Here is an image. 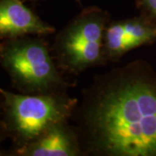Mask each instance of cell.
<instances>
[{
    "instance_id": "cell-5",
    "label": "cell",
    "mask_w": 156,
    "mask_h": 156,
    "mask_svg": "<svg viewBox=\"0 0 156 156\" xmlns=\"http://www.w3.org/2000/svg\"><path fill=\"white\" fill-rule=\"evenodd\" d=\"M156 43V21L140 14L110 20L104 34L103 54L108 62H118L130 50Z\"/></svg>"
},
{
    "instance_id": "cell-8",
    "label": "cell",
    "mask_w": 156,
    "mask_h": 156,
    "mask_svg": "<svg viewBox=\"0 0 156 156\" xmlns=\"http://www.w3.org/2000/svg\"><path fill=\"white\" fill-rule=\"evenodd\" d=\"M135 4L140 14L156 21V0H135Z\"/></svg>"
},
{
    "instance_id": "cell-6",
    "label": "cell",
    "mask_w": 156,
    "mask_h": 156,
    "mask_svg": "<svg viewBox=\"0 0 156 156\" xmlns=\"http://www.w3.org/2000/svg\"><path fill=\"white\" fill-rule=\"evenodd\" d=\"M11 156H82L76 128L70 121L54 123L22 148L7 154Z\"/></svg>"
},
{
    "instance_id": "cell-1",
    "label": "cell",
    "mask_w": 156,
    "mask_h": 156,
    "mask_svg": "<svg viewBox=\"0 0 156 156\" xmlns=\"http://www.w3.org/2000/svg\"><path fill=\"white\" fill-rule=\"evenodd\" d=\"M70 122L82 156H156V69L137 59L95 76Z\"/></svg>"
},
{
    "instance_id": "cell-9",
    "label": "cell",
    "mask_w": 156,
    "mask_h": 156,
    "mask_svg": "<svg viewBox=\"0 0 156 156\" xmlns=\"http://www.w3.org/2000/svg\"><path fill=\"white\" fill-rule=\"evenodd\" d=\"M6 140V135L5 130L3 128L2 123V95L0 93V155H3V150H2V144Z\"/></svg>"
},
{
    "instance_id": "cell-2",
    "label": "cell",
    "mask_w": 156,
    "mask_h": 156,
    "mask_svg": "<svg viewBox=\"0 0 156 156\" xmlns=\"http://www.w3.org/2000/svg\"><path fill=\"white\" fill-rule=\"evenodd\" d=\"M0 66L18 93L44 95L68 92L75 84L66 81L43 36L0 41Z\"/></svg>"
},
{
    "instance_id": "cell-3",
    "label": "cell",
    "mask_w": 156,
    "mask_h": 156,
    "mask_svg": "<svg viewBox=\"0 0 156 156\" xmlns=\"http://www.w3.org/2000/svg\"><path fill=\"white\" fill-rule=\"evenodd\" d=\"M0 93L3 128L11 142L7 154L28 145L54 123L70 121L78 103V98L68 92L27 95L0 86Z\"/></svg>"
},
{
    "instance_id": "cell-7",
    "label": "cell",
    "mask_w": 156,
    "mask_h": 156,
    "mask_svg": "<svg viewBox=\"0 0 156 156\" xmlns=\"http://www.w3.org/2000/svg\"><path fill=\"white\" fill-rule=\"evenodd\" d=\"M24 0H0V41L26 36L46 37L56 28L43 20Z\"/></svg>"
},
{
    "instance_id": "cell-10",
    "label": "cell",
    "mask_w": 156,
    "mask_h": 156,
    "mask_svg": "<svg viewBox=\"0 0 156 156\" xmlns=\"http://www.w3.org/2000/svg\"><path fill=\"white\" fill-rule=\"evenodd\" d=\"M25 2H31V3H36V2H38L41 0H24ZM77 4H79L80 5H82V0H75Z\"/></svg>"
},
{
    "instance_id": "cell-4",
    "label": "cell",
    "mask_w": 156,
    "mask_h": 156,
    "mask_svg": "<svg viewBox=\"0 0 156 156\" xmlns=\"http://www.w3.org/2000/svg\"><path fill=\"white\" fill-rule=\"evenodd\" d=\"M110 14L97 6L83 8L55 35L51 52L63 74L78 76L87 69L104 66V34Z\"/></svg>"
}]
</instances>
